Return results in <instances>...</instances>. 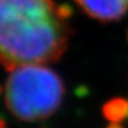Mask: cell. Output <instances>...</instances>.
<instances>
[{"label":"cell","instance_id":"9c48e42d","mask_svg":"<svg viewBox=\"0 0 128 128\" xmlns=\"http://www.w3.org/2000/svg\"><path fill=\"white\" fill-rule=\"evenodd\" d=\"M127 37H128V33H127Z\"/></svg>","mask_w":128,"mask_h":128},{"label":"cell","instance_id":"277c9868","mask_svg":"<svg viewBox=\"0 0 128 128\" xmlns=\"http://www.w3.org/2000/svg\"><path fill=\"white\" fill-rule=\"evenodd\" d=\"M128 101L122 97H115L106 102L102 107V114L110 122H121L127 118Z\"/></svg>","mask_w":128,"mask_h":128},{"label":"cell","instance_id":"6da1fadb","mask_svg":"<svg viewBox=\"0 0 128 128\" xmlns=\"http://www.w3.org/2000/svg\"><path fill=\"white\" fill-rule=\"evenodd\" d=\"M51 0H1L0 48L7 70L58 60L66 31Z\"/></svg>","mask_w":128,"mask_h":128},{"label":"cell","instance_id":"3957f363","mask_svg":"<svg viewBox=\"0 0 128 128\" xmlns=\"http://www.w3.org/2000/svg\"><path fill=\"white\" fill-rule=\"evenodd\" d=\"M90 17L100 20H115L128 10V0H77Z\"/></svg>","mask_w":128,"mask_h":128},{"label":"cell","instance_id":"7a4b0ae2","mask_svg":"<svg viewBox=\"0 0 128 128\" xmlns=\"http://www.w3.org/2000/svg\"><path fill=\"white\" fill-rule=\"evenodd\" d=\"M64 95L60 77L49 68L25 64L11 71L5 87V102L22 121H39L54 115Z\"/></svg>","mask_w":128,"mask_h":128},{"label":"cell","instance_id":"52a82bcc","mask_svg":"<svg viewBox=\"0 0 128 128\" xmlns=\"http://www.w3.org/2000/svg\"><path fill=\"white\" fill-rule=\"evenodd\" d=\"M1 128H6V121L4 119L1 120Z\"/></svg>","mask_w":128,"mask_h":128},{"label":"cell","instance_id":"5b68a950","mask_svg":"<svg viewBox=\"0 0 128 128\" xmlns=\"http://www.w3.org/2000/svg\"><path fill=\"white\" fill-rule=\"evenodd\" d=\"M56 11H57V16L63 20V19H68L69 17L71 16V13H72V7H71L70 5L63 4V5H60V6H58V7L56 8Z\"/></svg>","mask_w":128,"mask_h":128},{"label":"cell","instance_id":"8992f818","mask_svg":"<svg viewBox=\"0 0 128 128\" xmlns=\"http://www.w3.org/2000/svg\"><path fill=\"white\" fill-rule=\"evenodd\" d=\"M106 128H124V127H122L119 122H110Z\"/></svg>","mask_w":128,"mask_h":128},{"label":"cell","instance_id":"ba28073f","mask_svg":"<svg viewBox=\"0 0 128 128\" xmlns=\"http://www.w3.org/2000/svg\"><path fill=\"white\" fill-rule=\"evenodd\" d=\"M127 119H128V109H127Z\"/></svg>","mask_w":128,"mask_h":128}]
</instances>
